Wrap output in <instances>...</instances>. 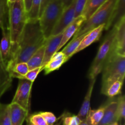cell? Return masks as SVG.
I'll return each mask as SVG.
<instances>
[{"mask_svg":"<svg viewBox=\"0 0 125 125\" xmlns=\"http://www.w3.org/2000/svg\"><path fill=\"white\" fill-rule=\"evenodd\" d=\"M67 58V57L65 56V55L62 53V52H56L53 56L51 57V59L50 60H59V59H62Z\"/></svg>","mask_w":125,"mask_h":125,"instance_id":"36","label":"cell"},{"mask_svg":"<svg viewBox=\"0 0 125 125\" xmlns=\"http://www.w3.org/2000/svg\"><path fill=\"white\" fill-rule=\"evenodd\" d=\"M0 125H11L9 104L0 103Z\"/></svg>","mask_w":125,"mask_h":125,"instance_id":"27","label":"cell"},{"mask_svg":"<svg viewBox=\"0 0 125 125\" xmlns=\"http://www.w3.org/2000/svg\"><path fill=\"white\" fill-rule=\"evenodd\" d=\"M85 34L81 35V36L79 37L76 39H72V41L62 50L61 52L65 55V56L67 57V59L68 60L71 57H72L74 55V52L78 48L79 44L81 42L82 40L83 39L84 37L85 36Z\"/></svg>","mask_w":125,"mask_h":125,"instance_id":"23","label":"cell"},{"mask_svg":"<svg viewBox=\"0 0 125 125\" xmlns=\"http://www.w3.org/2000/svg\"><path fill=\"white\" fill-rule=\"evenodd\" d=\"M125 18V0H116L113 12L110 20L105 26L104 30L117 26L121 21Z\"/></svg>","mask_w":125,"mask_h":125,"instance_id":"14","label":"cell"},{"mask_svg":"<svg viewBox=\"0 0 125 125\" xmlns=\"http://www.w3.org/2000/svg\"><path fill=\"white\" fill-rule=\"evenodd\" d=\"M104 28L105 24H102L87 33L82 40L77 50L74 52V54L84 50L94 43L98 41L102 35L103 32L104 30Z\"/></svg>","mask_w":125,"mask_h":125,"instance_id":"12","label":"cell"},{"mask_svg":"<svg viewBox=\"0 0 125 125\" xmlns=\"http://www.w3.org/2000/svg\"><path fill=\"white\" fill-rule=\"evenodd\" d=\"M123 84V82L120 81L114 82L110 84L105 89V90L101 92V94L110 98L114 97L121 94Z\"/></svg>","mask_w":125,"mask_h":125,"instance_id":"24","label":"cell"},{"mask_svg":"<svg viewBox=\"0 0 125 125\" xmlns=\"http://www.w3.org/2000/svg\"><path fill=\"white\" fill-rule=\"evenodd\" d=\"M117 31L114 43V52L125 57V18L117 26Z\"/></svg>","mask_w":125,"mask_h":125,"instance_id":"9","label":"cell"},{"mask_svg":"<svg viewBox=\"0 0 125 125\" xmlns=\"http://www.w3.org/2000/svg\"><path fill=\"white\" fill-rule=\"evenodd\" d=\"M117 117L118 122H122L125 117V96L121 95L117 98Z\"/></svg>","mask_w":125,"mask_h":125,"instance_id":"30","label":"cell"},{"mask_svg":"<svg viewBox=\"0 0 125 125\" xmlns=\"http://www.w3.org/2000/svg\"><path fill=\"white\" fill-rule=\"evenodd\" d=\"M115 2L116 0H107L89 19L81 24L78 31L73 35V39L84 35L102 24H105L106 26L109 21Z\"/></svg>","mask_w":125,"mask_h":125,"instance_id":"5","label":"cell"},{"mask_svg":"<svg viewBox=\"0 0 125 125\" xmlns=\"http://www.w3.org/2000/svg\"><path fill=\"white\" fill-rule=\"evenodd\" d=\"M101 92L111 83L117 81L123 82L125 75V57L113 53L104 65L102 71Z\"/></svg>","mask_w":125,"mask_h":125,"instance_id":"4","label":"cell"},{"mask_svg":"<svg viewBox=\"0 0 125 125\" xmlns=\"http://www.w3.org/2000/svg\"><path fill=\"white\" fill-rule=\"evenodd\" d=\"M45 43L40 49H39L26 62L29 70L42 67V62L45 54Z\"/></svg>","mask_w":125,"mask_h":125,"instance_id":"20","label":"cell"},{"mask_svg":"<svg viewBox=\"0 0 125 125\" xmlns=\"http://www.w3.org/2000/svg\"><path fill=\"white\" fill-rule=\"evenodd\" d=\"M117 98L109 100L105 104L104 115L98 125H111L115 122H118L117 117Z\"/></svg>","mask_w":125,"mask_h":125,"instance_id":"13","label":"cell"},{"mask_svg":"<svg viewBox=\"0 0 125 125\" xmlns=\"http://www.w3.org/2000/svg\"><path fill=\"white\" fill-rule=\"evenodd\" d=\"M33 83L26 79H19L15 94L12 102L16 103L29 112L30 108V96Z\"/></svg>","mask_w":125,"mask_h":125,"instance_id":"7","label":"cell"},{"mask_svg":"<svg viewBox=\"0 0 125 125\" xmlns=\"http://www.w3.org/2000/svg\"><path fill=\"white\" fill-rule=\"evenodd\" d=\"M27 125H34L32 124L31 123H30V122H28V121H27Z\"/></svg>","mask_w":125,"mask_h":125,"instance_id":"42","label":"cell"},{"mask_svg":"<svg viewBox=\"0 0 125 125\" xmlns=\"http://www.w3.org/2000/svg\"><path fill=\"white\" fill-rule=\"evenodd\" d=\"M64 10L61 0H50L39 19L40 26L45 39L51 35L52 30Z\"/></svg>","mask_w":125,"mask_h":125,"instance_id":"6","label":"cell"},{"mask_svg":"<svg viewBox=\"0 0 125 125\" xmlns=\"http://www.w3.org/2000/svg\"><path fill=\"white\" fill-rule=\"evenodd\" d=\"M62 121V125H79L81 120L75 115H73L69 112H64L59 117Z\"/></svg>","mask_w":125,"mask_h":125,"instance_id":"28","label":"cell"},{"mask_svg":"<svg viewBox=\"0 0 125 125\" xmlns=\"http://www.w3.org/2000/svg\"><path fill=\"white\" fill-rule=\"evenodd\" d=\"M41 0H32L31 7L28 14V20H34L39 19Z\"/></svg>","mask_w":125,"mask_h":125,"instance_id":"29","label":"cell"},{"mask_svg":"<svg viewBox=\"0 0 125 125\" xmlns=\"http://www.w3.org/2000/svg\"><path fill=\"white\" fill-rule=\"evenodd\" d=\"M67 61L68 59L67 58L59 60H50L44 67L45 74H48L52 72L59 70Z\"/></svg>","mask_w":125,"mask_h":125,"instance_id":"26","label":"cell"},{"mask_svg":"<svg viewBox=\"0 0 125 125\" xmlns=\"http://www.w3.org/2000/svg\"><path fill=\"white\" fill-rule=\"evenodd\" d=\"M9 6L7 0H0V29L8 26Z\"/></svg>","mask_w":125,"mask_h":125,"instance_id":"25","label":"cell"},{"mask_svg":"<svg viewBox=\"0 0 125 125\" xmlns=\"http://www.w3.org/2000/svg\"><path fill=\"white\" fill-rule=\"evenodd\" d=\"M50 0H41V4H40V11H39V18L40 17L43 11V10L45 9V8L46 7V6H47V4H48V2H50Z\"/></svg>","mask_w":125,"mask_h":125,"instance_id":"35","label":"cell"},{"mask_svg":"<svg viewBox=\"0 0 125 125\" xmlns=\"http://www.w3.org/2000/svg\"><path fill=\"white\" fill-rule=\"evenodd\" d=\"M40 114L47 125H53L57 121V118L54 114L50 112H40Z\"/></svg>","mask_w":125,"mask_h":125,"instance_id":"34","label":"cell"},{"mask_svg":"<svg viewBox=\"0 0 125 125\" xmlns=\"http://www.w3.org/2000/svg\"><path fill=\"white\" fill-rule=\"evenodd\" d=\"M7 2H8L9 4H11V3H13V2H14L16 0H7Z\"/></svg>","mask_w":125,"mask_h":125,"instance_id":"40","label":"cell"},{"mask_svg":"<svg viewBox=\"0 0 125 125\" xmlns=\"http://www.w3.org/2000/svg\"><path fill=\"white\" fill-rule=\"evenodd\" d=\"M62 2V4H63V7L65 9L67 8L68 7H69L71 4L73 2V1L74 0H61Z\"/></svg>","mask_w":125,"mask_h":125,"instance_id":"38","label":"cell"},{"mask_svg":"<svg viewBox=\"0 0 125 125\" xmlns=\"http://www.w3.org/2000/svg\"><path fill=\"white\" fill-rule=\"evenodd\" d=\"M87 0H75L74 9H75V18L83 14Z\"/></svg>","mask_w":125,"mask_h":125,"instance_id":"32","label":"cell"},{"mask_svg":"<svg viewBox=\"0 0 125 125\" xmlns=\"http://www.w3.org/2000/svg\"><path fill=\"white\" fill-rule=\"evenodd\" d=\"M105 104L96 109L89 110L87 115L85 122L88 125H98L103 118L104 112Z\"/></svg>","mask_w":125,"mask_h":125,"instance_id":"19","label":"cell"},{"mask_svg":"<svg viewBox=\"0 0 125 125\" xmlns=\"http://www.w3.org/2000/svg\"><path fill=\"white\" fill-rule=\"evenodd\" d=\"M117 28L113 27L100 45L97 54L90 67L87 76L89 79H95L101 73L104 65L114 52V43Z\"/></svg>","mask_w":125,"mask_h":125,"instance_id":"3","label":"cell"},{"mask_svg":"<svg viewBox=\"0 0 125 125\" xmlns=\"http://www.w3.org/2000/svg\"><path fill=\"white\" fill-rule=\"evenodd\" d=\"M85 21V18L83 15L76 18L73 22L65 29L62 32V37L61 43L57 49V52L67 43V42L72 38L78 31L81 24Z\"/></svg>","mask_w":125,"mask_h":125,"instance_id":"15","label":"cell"},{"mask_svg":"<svg viewBox=\"0 0 125 125\" xmlns=\"http://www.w3.org/2000/svg\"><path fill=\"white\" fill-rule=\"evenodd\" d=\"M29 71L26 62H20L15 65L9 72V74L12 78L24 79V76Z\"/></svg>","mask_w":125,"mask_h":125,"instance_id":"22","label":"cell"},{"mask_svg":"<svg viewBox=\"0 0 125 125\" xmlns=\"http://www.w3.org/2000/svg\"><path fill=\"white\" fill-rule=\"evenodd\" d=\"M44 69V67H40L39 68H36L35 69L31 70H29V72L27 73V74L24 76V79H27V80L29 81L31 83H34V81L35 80L36 78L37 77L38 74L40 73V72H41L42 70Z\"/></svg>","mask_w":125,"mask_h":125,"instance_id":"33","label":"cell"},{"mask_svg":"<svg viewBox=\"0 0 125 125\" xmlns=\"http://www.w3.org/2000/svg\"><path fill=\"white\" fill-rule=\"evenodd\" d=\"M10 106V117L11 125H22L28 118V112L16 103H11Z\"/></svg>","mask_w":125,"mask_h":125,"instance_id":"16","label":"cell"},{"mask_svg":"<svg viewBox=\"0 0 125 125\" xmlns=\"http://www.w3.org/2000/svg\"><path fill=\"white\" fill-rule=\"evenodd\" d=\"M75 0L73 3L65 9L62 15L52 30L51 35H56L63 32V31L74 21L75 19V9H74Z\"/></svg>","mask_w":125,"mask_h":125,"instance_id":"8","label":"cell"},{"mask_svg":"<svg viewBox=\"0 0 125 125\" xmlns=\"http://www.w3.org/2000/svg\"><path fill=\"white\" fill-rule=\"evenodd\" d=\"M107 0H87L85 7L83 12V15L85 20L89 19Z\"/></svg>","mask_w":125,"mask_h":125,"instance_id":"21","label":"cell"},{"mask_svg":"<svg viewBox=\"0 0 125 125\" xmlns=\"http://www.w3.org/2000/svg\"><path fill=\"white\" fill-rule=\"evenodd\" d=\"M95 81H96V78L90 79V83H89L87 92L86 95H85L84 101H83V104L81 105V107L80 110L79 111V113L77 115V116L79 117L81 122L85 121L88 112H89V110L90 109V100H91Z\"/></svg>","mask_w":125,"mask_h":125,"instance_id":"17","label":"cell"},{"mask_svg":"<svg viewBox=\"0 0 125 125\" xmlns=\"http://www.w3.org/2000/svg\"></svg>","mask_w":125,"mask_h":125,"instance_id":"43","label":"cell"},{"mask_svg":"<svg viewBox=\"0 0 125 125\" xmlns=\"http://www.w3.org/2000/svg\"><path fill=\"white\" fill-rule=\"evenodd\" d=\"M23 1H24L26 10L27 13H28L29 11V10H30L31 7L32 1V0H23Z\"/></svg>","mask_w":125,"mask_h":125,"instance_id":"37","label":"cell"},{"mask_svg":"<svg viewBox=\"0 0 125 125\" xmlns=\"http://www.w3.org/2000/svg\"><path fill=\"white\" fill-rule=\"evenodd\" d=\"M27 121L34 125H47L45 120L40 113H35L31 114L27 118Z\"/></svg>","mask_w":125,"mask_h":125,"instance_id":"31","label":"cell"},{"mask_svg":"<svg viewBox=\"0 0 125 125\" xmlns=\"http://www.w3.org/2000/svg\"><path fill=\"white\" fill-rule=\"evenodd\" d=\"M79 125H88L85 122V121H84V122H81V123L79 124Z\"/></svg>","mask_w":125,"mask_h":125,"instance_id":"41","label":"cell"},{"mask_svg":"<svg viewBox=\"0 0 125 125\" xmlns=\"http://www.w3.org/2000/svg\"><path fill=\"white\" fill-rule=\"evenodd\" d=\"M8 27L10 35L11 57L17 48L22 32L28 21V14L23 0H16L13 3H8Z\"/></svg>","mask_w":125,"mask_h":125,"instance_id":"2","label":"cell"},{"mask_svg":"<svg viewBox=\"0 0 125 125\" xmlns=\"http://www.w3.org/2000/svg\"><path fill=\"white\" fill-rule=\"evenodd\" d=\"M2 30V37L0 41V52L5 66H7L10 57L11 41L8 26L4 27Z\"/></svg>","mask_w":125,"mask_h":125,"instance_id":"11","label":"cell"},{"mask_svg":"<svg viewBox=\"0 0 125 125\" xmlns=\"http://www.w3.org/2000/svg\"><path fill=\"white\" fill-rule=\"evenodd\" d=\"M12 78L6 70L0 52V97L10 87Z\"/></svg>","mask_w":125,"mask_h":125,"instance_id":"18","label":"cell"},{"mask_svg":"<svg viewBox=\"0 0 125 125\" xmlns=\"http://www.w3.org/2000/svg\"><path fill=\"white\" fill-rule=\"evenodd\" d=\"M62 37V33H61L56 35H51L46 39L42 66L45 67V65L50 61L51 57L57 52V49L61 43Z\"/></svg>","mask_w":125,"mask_h":125,"instance_id":"10","label":"cell"},{"mask_svg":"<svg viewBox=\"0 0 125 125\" xmlns=\"http://www.w3.org/2000/svg\"><path fill=\"white\" fill-rule=\"evenodd\" d=\"M60 119H61V118H60ZM53 125H62V121H61H61H59V122H57V123H54V124Z\"/></svg>","mask_w":125,"mask_h":125,"instance_id":"39","label":"cell"},{"mask_svg":"<svg viewBox=\"0 0 125 125\" xmlns=\"http://www.w3.org/2000/svg\"><path fill=\"white\" fill-rule=\"evenodd\" d=\"M39 19L28 20L21 33L15 51L6 66L9 73L15 64L27 62L32 56L46 42Z\"/></svg>","mask_w":125,"mask_h":125,"instance_id":"1","label":"cell"}]
</instances>
